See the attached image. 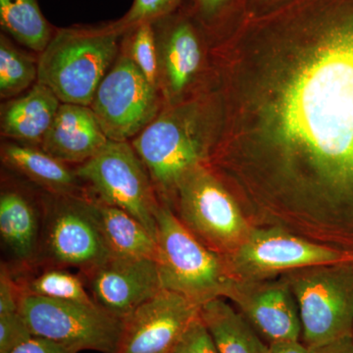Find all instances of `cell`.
I'll return each instance as SVG.
<instances>
[{
	"label": "cell",
	"instance_id": "9a60e30c",
	"mask_svg": "<svg viewBox=\"0 0 353 353\" xmlns=\"http://www.w3.org/2000/svg\"><path fill=\"white\" fill-rule=\"evenodd\" d=\"M227 299L270 343L301 339L303 327L299 307L284 278L234 280Z\"/></svg>",
	"mask_w": 353,
	"mask_h": 353
},
{
	"label": "cell",
	"instance_id": "d6a6232c",
	"mask_svg": "<svg viewBox=\"0 0 353 353\" xmlns=\"http://www.w3.org/2000/svg\"><path fill=\"white\" fill-rule=\"evenodd\" d=\"M315 350L316 353H353V336L341 339L331 345Z\"/></svg>",
	"mask_w": 353,
	"mask_h": 353
},
{
	"label": "cell",
	"instance_id": "44dd1931",
	"mask_svg": "<svg viewBox=\"0 0 353 353\" xmlns=\"http://www.w3.org/2000/svg\"><path fill=\"white\" fill-rule=\"evenodd\" d=\"M199 316L219 353H270V345H265L245 316L222 297L202 304Z\"/></svg>",
	"mask_w": 353,
	"mask_h": 353
},
{
	"label": "cell",
	"instance_id": "603a6c76",
	"mask_svg": "<svg viewBox=\"0 0 353 353\" xmlns=\"http://www.w3.org/2000/svg\"><path fill=\"white\" fill-rule=\"evenodd\" d=\"M39 77V60L14 44L4 32L0 34V97L11 99L29 90Z\"/></svg>",
	"mask_w": 353,
	"mask_h": 353
},
{
	"label": "cell",
	"instance_id": "5b68a950",
	"mask_svg": "<svg viewBox=\"0 0 353 353\" xmlns=\"http://www.w3.org/2000/svg\"><path fill=\"white\" fill-rule=\"evenodd\" d=\"M296 299L303 343L319 350L353 336V259L281 275Z\"/></svg>",
	"mask_w": 353,
	"mask_h": 353
},
{
	"label": "cell",
	"instance_id": "8fae6325",
	"mask_svg": "<svg viewBox=\"0 0 353 353\" xmlns=\"http://www.w3.org/2000/svg\"><path fill=\"white\" fill-rule=\"evenodd\" d=\"M83 197L46 194L43 199L41 250L37 264L43 260L61 268L75 267L83 275L113 256L85 210Z\"/></svg>",
	"mask_w": 353,
	"mask_h": 353
},
{
	"label": "cell",
	"instance_id": "7402d4cb",
	"mask_svg": "<svg viewBox=\"0 0 353 353\" xmlns=\"http://www.w3.org/2000/svg\"><path fill=\"white\" fill-rule=\"evenodd\" d=\"M2 32L28 50H46L57 29L44 17L38 0H0Z\"/></svg>",
	"mask_w": 353,
	"mask_h": 353
},
{
	"label": "cell",
	"instance_id": "5bb4252c",
	"mask_svg": "<svg viewBox=\"0 0 353 353\" xmlns=\"http://www.w3.org/2000/svg\"><path fill=\"white\" fill-rule=\"evenodd\" d=\"M83 276L95 303L123 320L163 290L152 259L112 256Z\"/></svg>",
	"mask_w": 353,
	"mask_h": 353
},
{
	"label": "cell",
	"instance_id": "7a4b0ae2",
	"mask_svg": "<svg viewBox=\"0 0 353 353\" xmlns=\"http://www.w3.org/2000/svg\"><path fill=\"white\" fill-rule=\"evenodd\" d=\"M217 132V108L212 92L173 106L132 141L160 201L170 206L188 172L205 163Z\"/></svg>",
	"mask_w": 353,
	"mask_h": 353
},
{
	"label": "cell",
	"instance_id": "d4e9b609",
	"mask_svg": "<svg viewBox=\"0 0 353 353\" xmlns=\"http://www.w3.org/2000/svg\"><path fill=\"white\" fill-rule=\"evenodd\" d=\"M25 296L44 297L72 303H95L88 294L82 279L61 267H50L36 277L18 275Z\"/></svg>",
	"mask_w": 353,
	"mask_h": 353
},
{
	"label": "cell",
	"instance_id": "d6986e66",
	"mask_svg": "<svg viewBox=\"0 0 353 353\" xmlns=\"http://www.w3.org/2000/svg\"><path fill=\"white\" fill-rule=\"evenodd\" d=\"M43 232V213L22 192L3 190L0 194V234L19 269L38 263Z\"/></svg>",
	"mask_w": 353,
	"mask_h": 353
},
{
	"label": "cell",
	"instance_id": "4316f807",
	"mask_svg": "<svg viewBox=\"0 0 353 353\" xmlns=\"http://www.w3.org/2000/svg\"><path fill=\"white\" fill-rule=\"evenodd\" d=\"M183 0H134L128 12L120 19L110 22L121 34L134 26L154 22L160 18L176 12Z\"/></svg>",
	"mask_w": 353,
	"mask_h": 353
},
{
	"label": "cell",
	"instance_id": "277c9868",
	"mask_svg": "<svg viewBox=\"0 0 353 353\" xmlns=\"http://www.w3.org/2000/svg\"><path fill=\"white\" fill-rule=\"evenodd\" d=\"M157 222L155 262L163 289L199 306L227 297L234 280L224 257L203 245L166 203L161 202Z\"/></svg>",
	"mask_w": 353,
	"mask_h": 353
},
{
	"label": "cell",
	"instance_id": "ffe728a7",
	"mask_svg": "<svg viewBox=\"0 0 353 353\" xmlns=\"http://www.w3.org/2000/svg\"><path fill=\"white\" fill-rule=\"evenodd\" d=\"M83 205L113 256L155 261L157 240L136 218L122 209L99 201L90 194L83 197Z\"/></svg>",
	"mask_w": 353,
	"mask_h": 353
},
{
	"label": "cell",
	"instance_id": "4dcf8cb0",
	"mask_svg": "<svg viewBox=\"0 0 353 353\" xmlns=\"http://www.w3.org/2000/svg\"><path fill=\"white\" fill-rule=\"evenodd\" d=\"M11 353H77L46 339L32 336Z\"/></svg>",
	"mask_w": 353,
	"mask_h": 353
},
{
	"label": "cell",
	"instance_id": "9c48e42d",
	"mask_svg": "<svg viewBox=\"0 0 353 353\" xmlns=\"http://www.w3.org/2000/svg\"><path fill=\"white\" fill-rule=\"evenodd\" d=\"M163 108L159 90L121 50L90 104L106 137L113 141L138 137Z\"/></svg>",
	"mask_w": 353,
	"mask_h": 353
},
{
	"label": "cell",
	"instance_id": "6da1fadb",
	"mask_svg": "<svg viewBox=\"0 0 353 353\" xmlns=\"http://www.w3.org/2000/svg\"><path fill=\"white\" fill-rule=\"evenodd\" d=\"M219 50L205 164L252 226L353 256V0H283Z\"/></svg>",
	"mask_w": 353,
	"mask_h": 353
},
{
	"label": "cell",
	"instance_id": "484cf974",
	"mask_svg": "<svg viewBox=\"0 0 353 353\" xmlns=\"http://www.w3.org/2000/svg\"><path fill=\"white\" fill-rule=\"evenodd\" d=\"M120 50L158 90V50L153 23H143L125 32Z\"/></svg>",
	"mask_w": 353,
	"mask_h": 353
},
{
	"label": "cell",
	"instance_id": "2e32d148",
	"mask_svg": "<svg viewBox=\"0 0 353 353\" xmlns=\"http://www.w3.org/2000/svg\"><path fill=\"white\" fill-rule=\"evenodd\" d=\"M109 139L90 106L61 103L39 148L66 164H83Z\"/></svg>",
	"mask_w": 353,
	"mask_h": 353
},
{
	"label": "cell",
	"instance_id": "836d02e7",
	"mask_svg": "<svg viewBox=\"0 0 353 353\" xmlns=\"http://www.w3.org/2000/svg\"><path fill=\"white\" fill-rule=\"evenodd\" d=\"M281 1H283V0H250L248 13L259 12V11L265 10V9L274 6Z\"/></svg>",
	"mask_w": 353,
	"mask_h": 353
},
{
	"label": "cell",
	"instance_id": "83f0119b",
	"mask_svg": "<svg viewBox=\"0 0 353 353\" xmlns=\"http://www.w3.org/2000/svg\"><path fill=\"white\" fill-rule=\"evenodd\" d=\"M171 353H219L205 324L197 315L185 330Z\"/></svg>",
	"mask_w": 353,
	"mask_h": 353
},
{
	"label": "cell",
	"instance_id": "1f68e13d",
	"mask_svg": "<svg viewBox=\"0 0 353 353\" xmlns=\"http://www.w3.org/2000/svg\"><path fill=\"white\" fill-rule=\"evenodd\" d=\"M270 353H316V350L299 341H287L270 343Z\"/></svg>",
	"mask_w": 353,
	"mask_h": 353
},
{
	"label": "cell",
	"instance_id": "ba28073f",
	"mask_svg": "<svg viewBox=\"0 0 353 353\" xmlns=\"http://www.w3.org/2000/svg\"><path fill=\"white\" fill-rule=\"evenodd\" d=\"M20 312L32 336L54 341L77 353L81 350L119 352L124 320L97 303L25 296Z\"/></svg>",
	"mask_w": 353,
	"mask_h": 353
},
{
	"label": "cell",
	"instance_id": "3957f363",
	"mask_svg": "<svg viewBox=\"0 0 353 353\" xmlns=\"http://www.w3.org/2000/svg\"><path fill=\"white\" fill-rule=\"evenodd\" d=\"M122 37L110 23L57 29L39 54L38 83L61 103L90 106L119 55Z\"/></svg>",
	"mask_w": 353,
	"mask_h": 353
},
{
	"label": "cell",
	"instance_id": "52a82bcc",
	"mask_svg": "<svg viewBox=\"0 0 353 353\" xmlns=\"http://www.w3.org/2000/svg\"><path fill=\"white\" fill-rule=\"evenodd\" d=\"M75 170L92 196L129 213L157 240V215L161 201L145 164L130 141H109L101 152Z\"/></svg>",
	"mask_w": 353,
	"mask_h": 353
},
{
	"label": "cell",
	"instance_id": "30bf717a",
	"mask_svg": "<svg viewBox=\"0 0 353 353\" xmlns=\"http://www.w3.org/2000/svg\"><path fill=\"white\" fill-rule=\"evenodd\" d=\"M223 257L238 281L269 280L296 269L353 259L281 228L254 226L238 250Z\"/></svg>",
	"mask_w": 353,
	"mask_h": 353
},
{
	"label": "cell",
	"instance_id": "8992f818",
	"mask_svg": "<svg viewBox=\"0 0 353 353\" xmlns=\"http://www.w3.org/2000/svg\"><path fill=\"white\" fill-rule=\"evenodd\" d=\"M171 208L203 245L222 256L238 250L253 228L233 192L205 164L183 176Z\"/></svg>",
	"mask_w": 353,
	"mask_h": 353
},
{
	"label": "cell",
	"instance_id": "e0dca14e",
	"mask_svg": "<svg viewBox=\"0 0 353 353\" xmlns=\"http://www.w3.org/2000/svg\"><path fill=\"white\" fill-rule=\"evenodd\" d=\"M1 161L7 168L25 176L46 194L70 197L90 194L76 170L38 146L6 141L1 146Z\"/></svg>",
	"mask_w": 353,
	"mask_h": 353
},
{
	"label": "cell",
	"instance_id": "f546056e",
	"mask_svg": "<svg viewBox=\"0 0 353 353\" xmlns=\"http://www.w3.org/2000/svg\"><path fill=\"white\" fill-rule=\"evenodd\" d=\"M25 296L17 273L6 263L0 269V316L20 312Z\"/></svg>",
	"mask_w": 353,
	"mask_h": 353
},
{
	"label": "cell",
	"instance_id": "f1b7e54d",
	"mask_svg": "<svg viewBox=\"0 0 353 353\" xmlns=\"http://www.w3.org/2000/svg\"><path fill=\"white\" fill-rule=\"evenodd\" d=\"M32 336L22 313L0 316V353L12 352Z\"/></svg>",
	"mask_w": 353,
	"mask_h": 353
},
{
	"label": "cell",
	"instance_id": "4fadbf2b",
	"mask_svg": "<svg viewBox=\"0 0 353 353\" xmlns=\"http://www.w3.org/2000/svg\"><path fill=\"white\" fill-rule=\"evenodd\" d=\"M201 306L162 290L124 320L118 353H171Z\"/></svg>",
	"mask_w": 353,
	"mask_h": 353
},
{
	"label": "cell",
	"instance_id": "ac0fdd59",
	"mask_svg": "<svg viewBox=\"0 0 353 353\" xmlns=\"http://www.w3.org/2000/svg\"><path fill=\"white\" fill-rule=\"evenodd\" d=\"M61 101L52 90L37 82L29 90L2 104L0 129L4 138L41 146Z\"/></svg>",
	"mask_w": 353,
	"mask_h": 353
},
{
	"label": "cell",
	"instance_id": "7c38bea8",
	"mask_svg": "<svg viewBox=\"0 0 353 353\" xmlns=\"http://www.w3.org/2000/svg\"><path fill=\"white\" fill-rule=\"evenodd\" d=\"M153 23L158 50V90L164 106L185 101L201 73L205 34L190 13L176 10Z\"/></svg>",
	"mask_w": 353,
	"mask_h": 353
},
{
	"label": "cell",
	"instance_id": "cb8c5ba5",
	"mask_svg": "<svg viewBox=\"0 0 353 353\" xmlns=\"http://www.w3.org/2000/svg\"><path fill=\"white\" fill-rule=\"evenodd\" d=\"M250 0H194L189 9L206 37L229 38L245 19Z\"/></svg>",
	"mask_w": 353,
	"mask_h": 353
}]
</instances>
